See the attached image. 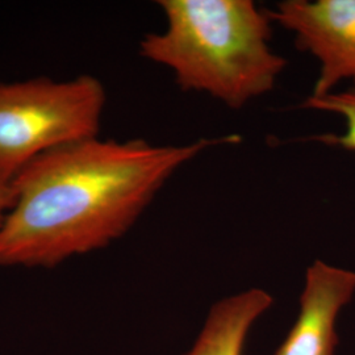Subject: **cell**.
<instances>
[{
	"instance_id": "6da1fadb",
	"label": "cell",
	"mask_w": 355,
	"mask_h": 355,
	"mask_svg": "<svg viewBox=\"0 0 355 355\" xmlns=\"http://www.w3.org/2000/svg\"><path fill=\"white\" fill-rule=\"evenodd\" d=\"M223 140L184 145L76 141L40 155L11 182L0 266L51 267L123 237L167 180Z\"/></svg>"
},
{
	"instance_id": "3957f363",
	"label": "cell",
	"mask_w": 355,
	"mask_h": 355,
	"mask_svg": "<svg viewBox=\"0 0 355 355\" xmlns=\"http://www.w3.org/2000/svg\"><path fill=\"white\" fill-rule=\"evenodd\" d=\"M105 103L95 76L0 83V180L11 183L45 153L98 137Z\"/></svg>"
},
{
	"instance_id": "ba28073f",
	"label": "cell",
	"mask_w": 355,
	"mask_h": 355,
	"mask_svg": "<svg viewBox=\"0 0 355 355\" xmlns=\"http://www.w3.org/2000/svg\"><path fill=\"white\" fill-rule=\"evenodd\" d=\"M13 203V193L11 183L0 180V229L6 220V216L10 212Z\"/></svg>"
},
{
	"instance_id": "7a4b0ae2",
	"label": "cell",
	"mask_w": 355,
	"mask_h": 355,
	"mask_svg": "<svg viewBox=\"0 0 355 355\" xmlns=\"http://www.w3.org/2000/svg\"><path fill=\"white\" fill-rule=\"evenodd\" d=\"M166 29L140 42L141 55L174 74L183 91L232 110L274 89L287 61L272 51L271 17L252 0H159Z\"/></svg>"
},
{
	"instance_id": "277c9868",
	"label": "cell",
	"mask_w": 355,
	"mask_h": 355,
	"mask_svg": "<svg viewBox=\"0 0 355 355\" xmlns=\"http://www.w3.org/2000/svg\"><path fill=\"white\" fill-rule=\"evenodd\" d=\"M268 15L318 60L311 96L329 95L343 80L355 86V0H284Z\"/></svg>"
},
{
	"instance_id": "8992f818",
	"label": "cell",
	"mask_w": 355,
	"mask_h": 355,
	"mask_svg": "<svg viewBox=\"0 0 355 355\" xmlns=\"http://www.w3.org/2000/svg\"><path fill=\"white\" fill-rule=\"evenodd\" d=\"M272 303V296L261 288L217 302L187 355H242L249 329Z\"/></svg>"
},
{
	"instance_id": "52a82bcc",
	"label": "cell",
	"mask_w": 355,
	"mask_h": 355,
	"mask_svg": "<svg viewBox=\"0 0 355 355\" xmlns=\"http://www.w3.org/2000/svg\"><path fill=\"white\" fill-rule=\"evenodd\" d=\"M303 107L341 116L345 121L343 133L320 136L318 140L349 152H355V86L347 91H334L321 98L308 96Z\"/></svg>"
},
{
	"instance_id": "5b68a950",
	"label": "cell",
	"mask_w": 355,
	"mask_h": 355,
	"mask_svg": "<svg viewBox=\"0 0 355 355\" xmlns=\"http://www.w3.org/2000/svg\"><path fill=\"white\" fill-rule=\"evenodd\" d=\"M355 295V271L316 259L305 272L300 312L275 355H336V322Z\"/></svg>"
}]
</instances>
